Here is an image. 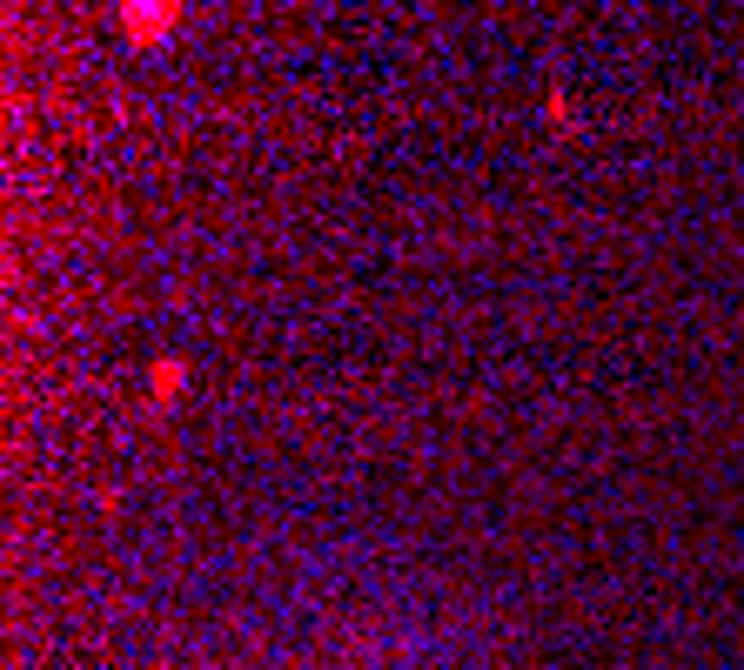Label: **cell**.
<instances>
[{
    "label": "cell",
    "instance_id": "1",
    "mask_svg": "<svg viewBox=\"0 0 744 670\" xmlns=\"http://www.w3.org/2000/svg\"><path fill=\"white\" fill-rule=\"evenodd\" d=\"M128 34L135 41H161L168 34V7H128Z\"/></svg>",
    "mask_w": 744,
    "mask_h": 670
},
{
    "label": "cell",
    "instance_id": "2",
    "mask_svg": "<svg viewBox=\"0 0 744 670\" xmlns=\"http://www.w3.org/2000/svg\"><path fill=\"white\" fill-rule=\"evenodd\" d=\"M181 389V362H155V409H168Z\"/></svg>",
    "mask_w": 744,
    "mask_h": 670
}]
</instances>
